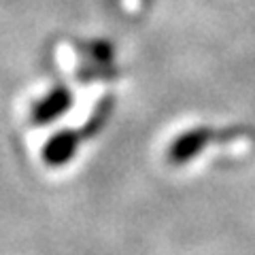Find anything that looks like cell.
<instances>
[{"label":"cell","mask_w":255,"mask_h":255,"mask_svg":"<svg viewBox=\"0 0 255 255\" xmlns=\"http://www.w3.org/2000/svg\"><path fill=\"white\" fill-rule=\"evenodd\" d=\"M83 53L96 64H109L113 60V47L107 41H90L83 45Z\"/></svg>","instance_id":"5"},{"label":"cell","mask_w":255,"mask_h":255,"mask_svg":"<svg viewBox=\"0 0 255 255\" xmlns=\"http://www.w3.org/2000/svg\"><path fill=\"white\" fill-rule=\"evenodd\" d=\"M142 2H145V4H149V2H151V0H142Z\"/></svg>","instance_id":"6"},{"label":"cell","mask_w":255,"mask_h":255,"mask_svg":"<svg viewBox=\"0 0 255 255\" xmlns=\"http://www.w3.org/2000/svg\"><path fill=\"white\" fill-rule=\"evenodd\" d=\"M111 113H113V96H105V98L96 105V109L92 111L90 119L85 122L83 130H81L83 138H92V136H96V134H100L102 130H105Z\"/></svg>","instance_id":"4"},{"label":"cell","mask_w":255,"mask_h":255,"mask_svg":"<svg viewBox=\"0 0 255 255\" xmlns=\"http://www.w3.org/2000/svg\"><path fill=\"white\" fill-rule=\"evenodd\" d=\"M70 105H73V94H70V90L66 85H58L32 105L30 122L36 124V126L51 124L66 113L70 109Z\"/></svg>","instance_id":"2"},{"label":"cell","mask_w":255,"mask_h":255,"mask_svg":"<svg viewBox=\"0 0 255 255\" xmlns=\"http://www.w3.org/2000/svg\"><path fill=\"white\" fill-rule=\"evenodd\" d=\"M83 140L81 130H60L43 145V162L51 168L68 164L79 151V145Z\"/></svg>","instance_id":"3"},{"label":"cell","mask_w":255,"mask_h":255,"mask_svg":"<svg viewBox=\"0 0 255 255\" xmlns=\"http://www.w3.org/2000/svg\"><path fill=\"white\" fill-rule=\"evenodd\" d=\"M226 132H217L211 126H196L189 128V130L181 132L177 138H174L168 149H166V159L172 166H185L191 159H196L202 151L213 145L215 140H228L223 138Z\"/></svg>","instance_id":"1"}]
</instances>
